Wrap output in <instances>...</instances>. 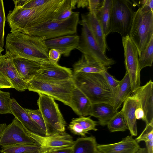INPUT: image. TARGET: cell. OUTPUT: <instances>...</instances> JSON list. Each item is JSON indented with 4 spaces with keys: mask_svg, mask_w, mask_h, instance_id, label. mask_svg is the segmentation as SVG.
Segmentation results:
<instances>
[{
    "mask_svg": "<svg viewBox=\"0 0 153 153\" xmlns=\"http://www.w3.org/2000/svg\"><path fill=\"white\" fill-rule=\"evenodd\" d=\"M72 10L70 0H63L52 21H62L68 19L72 14Z\"/></svg>",
    "mask_w": 153,
    "mask_h": 153,
    "instance_id": "1f68e13d",
    "label": "cell"
},
{
    "mask_svg": "<svg viewBox=\"0 0 153 153\" xmlns=\"http://www.w3.org/2000/svg\"><path fill=\"white\" fill-rule=\"evenodd\" d=\"M50 0H30L22 7L24 9H30L42 5Z\"/></svg>",
    "mask_w": 153,
    "mask_h": 153,
    "instance_id": "60d3db41",
    "label": "cell"
},
{
    "mask_svg": "<svg viewBox=\"0 0 153 153\" xmlns=\"http://www.w3.org/2000/svg\"><path fill=\"white\" fill-rule=\"evenodd\" d=\"M68 128L71 132L75 134L86 137L87 133L85 132L80 125L73 118L70 122Z\"/></svg>",
    "mask_w": 153,
    "mask_h": 153,
    "instance_id": "74e56055",
    "label": "cell"
},
{
    "mask_svg": "<svg viewBox=\"0 0 153 153\" xmlns=\"http://www.w3.org/2000/svg\"><path fill=\"white\" fill-rule=\"evenodd\" d=\"M11 98L9 92L0 90V114H11L10 109Z\"/></svg>",
    "mask_w": 153,
    "mask_h": 153,
    "instance_id": "836d02e7",
    "label": "cell"
},
{
    "mask_svg": "<svg viewBox=\"0 0 153 153\" xmlns=\"http://www.w3.org/2000/svg\"><path fill=\"white\" fill-rule=\"evenodd\" d=\"M97 145L93 136L79 137L74 141L71 153H97Z\"/></svg>",
    "mask_w": 153,
    "mask_h": 153,
    "instance_id": "4316f807",
    "label": "cell"
},
{
    "mask_svg": "<svg viewBox=\"0 0 153 153\" xmlns=\"http://www.w3.org/2000/svg\"><path fill=\"white\" fill-rule=\"evenodd\" d=\"M76 6L78 8H84L88 6V0H75Z\"/></svg>",
    "mask_w": 153,
    "mask_h": 153,
    "instance_id": "f6af8a7d",
    "label": "cell"
},
{
    "mask_svg": "<svg viewBox=\"0 0 153 153\" xmlns=\"http://www.w3.org/2000/svg\"><path fill=\"white\" fill-rule=\"evenodd\" d=\"M140 148L131 135L117 143L97 145V150L101 153H136Z\"/></svg>",
    "mask_w": 153,
    "mask_h": 153,
    "instance_id": "e0dca14e",
    "label": "cell"
},
{
    "mask_svg": "<svg viewBox=\"0 0 153 153\" xmlns=\"http://www.w3.org/2000/svg\"><path fill=\"white\" fill-rule=\"evenodd\" d=\"M13 88L10 82L0 74V89Z\"/></svg>",
    "mask_w": 153,
    "mask_h": 153,
    "instance_id": "7bdbcfd3",
    "label": "cell"
},
{
    "mask_svg": "<svg viewBox=\"0 0 153 153\" xmlns=\"http://www.w3.org/2000/svg\"><path fill=\"white\" fill-rule=\"evenodd\" d=\"M140 105L137 100L130 96L124 102L121 110L128 129L132 136H136L137 134V119L135 112L137 108Z\"/></svg>",
    "mask_w": 153,
    "mask_h": 153,
    "instance_id": "44dd1931",
    "label": "cell"
},
{
    "mask_svg": "<svg viewBox=\"0 0 153 153\" xmlns=\"http://www.w3.org/2000/svg\"><path fill=\"white\" fill-rule=\"evenodd\" d=\"M24 128L28 135L41 146L43 153L71 148L74 144L72 137L65 131L53 132L49 136H42Z\"/></svg>",
    "mask_w": 153,
    "mask_h": 153,
    "instance_id": "30bf717a",
    "label": "cell"
},
{
    "mask_svg": "<svg viewBox=\"0 0 153 153\" xmlns=\"http://www.w3.org/2000/svg\"><path fill=\"white\" fill-rule=\"evenodd\" d=\"M92 104L88 98L75 87L72 94L69 106L79 116L89 115Z\"/></svg>",
    "mask_w": 153,
    "mask_h": 153,
    "instance_id": "7402d4cb",
    "label": "cell"
},
{
    "mask_svg": "<svg viewBox=\"0 0 153 153\" xmlns=\"http://www.w3.org/2000/svg\"><path fill=\"white\" fill-rule=\"evenodd\" d=\"M111 132L123 131L128 129L123 115L121 111L117 112L111 118L107 125Z\"/></svg>",
    "mask_w": 153,
    "mask_h": 153,
    "instance_id": "f546056e",
    "label": "cell"
},
{
    "mask_svg": "<svg viewBox=\"0 0 153 153\" xmlns=\"http://www.w3.org/2000/svg\"><path fill=\"white\" fill-rule=\"evenodd\" d=\"M104 0H88L89 12H95L102 6Z\"/></svg>",
    "mask_w": 153,
    "mask_h": 153,
    "instance_id": "f35d334b",
    "label": "cell"
},
{
    "mask_svg": "<svg viewBox=\"0 0 153 153\" xmlns=\"http://www.w3.org/2000/svg\"><path fill=\"white\" fill-rule=\"evenodd\" d=\"M145 143L147 153H153V139Z\"/></svg>",
    "mask_w": 153,
    "mask_h": 153,
    "instance_id": "7dc6e473",
    "label": "cell"
},
{
    "mask_svg": "<svg viewBox=\"0 0 153 153\" xmlns=\"http://www.w3.org/2000/svg\"><path fill=\"white\" fill-rule=\"evenodd\" d=\"M81 17L85 21L88 27L103 52L105 54L108 48L102 26L94 12H89Z\"/></svg>",
    "mask_w": 153,
    "mask_h": 153,
    "instance_id": "ffe728a7",
    "label": "cell"
},
{
    "mask_svg": "<svg viewBox=\"0 0 153 153\" xmlns=\"http://www.w3.org/2000/svg\"><path fill=\"white\" fill-rule=\"evenodd\" d=\"M0 74L5 77L16 90L24 91L27 89L28 83L22 80L14 65L12 59L6 54L0 55Z\"/></svg>",
    "mask_w": 153,
    "mask_h": 153,
    "instance_id": "9a60e30c",
    "label": "cell"
},
{
    "mask_svg": "<svg viewBox=\"0 0 153 153\" xmlns=\"http://www.w3.org/2000/svg\"><path fill=\"white\" fill-rule=\"evenodd\" d=\"M112 0H104L101 7L95 12L106 38L111 33Z\"/></svg>",
    "mask_w": 153,
    "mask_h": 153,
    "instance_id": "d4e9b609",
    "label": "cell"
},
{
    "mask_svg": "<svg viewBox=\"0 0 153 153\" xmlns=\"http://www.w3.org/2000/svg\"><path fill=\"white\" fill-rule=\"evenodd\" d=\"M111 31L123 38L128 35L134 12L128 0H112Z\"/></svg>",
    "mask_w": 153,
    "mask_h": 153,
    "instance_id": "52a82bcc",
    "label": "cell"
},
{
    "mask_svg": "<svg viewBox=\"0 0 153 153\" xmlns=\"http://www.w3.org/2000/svg\"><path fill=\"white\" fill-rule=\"evenodd\" d=\"M111 68L82 54L81 58L73 65V72L101 73Z\"/></svg>",
    "mask_w": 153,
    "mask_h": 153,
    "instance_id": "603a6c76",
    "label": "cell"
},
{
    "mask_svg": "<svg viewBox=\"0 0 153 153\" xmlns=\"http://www.w3.org/2000/svg\"><path fill=\"white\" fill-rule=\"evenodd\" d=\"M132 93L130 79L128 74L126 72L123 78L120 80L117 91L113 99L112 106L114 110L117 111L122 103Z\"/></svg>",
    "mask_w": 153,
    "mask_h": 153,
    "instance_id": "484cf974",
    "label": "cell"
},
{
    "mask_svg": "<svg viewBox=\"0 0 153 153\" xmlns=\"http://www.w3.org/2000/svg\"><path fill=\"white\" fill-rule=\"evenodd\" d=\"M6 17L3 1L0 0V47L4 46V27Z\"/></svg>",
    "mask_w": 153,
    "mask_h": 153,
    "instance_id": "d590c367",
    "label": "cell"
},
{
    "mask_svg": "<svg viewBox=\"0 0 153 153\" xmlns=\"http://www.w3.org/2000/svg\"><path fill=\"white\" fill-rule=\"evenodd\" d=\"M38 94L39 109L52 132L65 131L66 123L55 100L47 95Z\"/></svg>",
    "mask_w": 153,
    "mask_h": 153,
    "instance_id": "9c48e42d",
    "label": "cell"
},
{
    "mask_svg": "<svg viewBox=\"0 0 153 153\" xmlns=\"http://www.w3.org/2000/svg\"><path fill=\"white\" fill-rule=\"evenodd\" d=\"M75 86L89 99L92 104L104 103L112 105L113 98L102 73L73 72Z\"/></svg>",
    "mask_w": 153,
    "mask_h": 153,
    "instance_id": "3957f363",
    "label": "cell"
},
{
    "mask_svg": "<svg viewBox=\"0 0 153 153\" xmlns=\"http://www.w3.org/2000/svg\"><path fill=\"white\" fill-rule=\"evenodd\" d=\"M1 153H43L42 149L37 143L20 144L1 147Z\"/></svg>",
    "mask_w": 153,
    "mask_h": 153,
    "instance_id": "83f0119b",
    "label": "cell"
},
{
    "mask_svg": "<svg viewBox=\"0 0 153 153\" xmlns=\"http://www.w3.org/2000/svg\"><path fill=\"white\" fill-rule=\"evenodd\" d=\"M80 37L76 34L66 35L45 41L49 50H57L65 57L69 56L71 51L79 45Z\"/></svg>",
    "mask_w": 153,
    "mask_h": 153,
    "instance_id": "2e32d148",
    "label": "cell"
},
{
    "mask_svg": "<svg viewBox=\"0 0 153 153\" xmlns=\"http://www.w3.org/2000/svg\"><path fill=\"white\" fill-rule=\"evenodd\" d=\"M24 108L31 119L44 131L45 134V136H49L52 133L39 109L33 110Z\"/></svg>",
    "mask_w": 153,
    "mask_h": 153,
    "instance_id": "4dcf8cb0",
    "label": "cell"
},
{
    "mask_svg": "<svg viewBox=\"0 0 153 153\" xmlns=\"http://www.w3.org/2000/svg\"><path fill=\"white\" fill-rule=\"evenodd\" d=\"M61 54L57 50L51 49L49 51V60L48 61L54 64H58Z\"/></svg>",
    "mask_w": 153,
    "mask_h": 153,
    "instance_id": "ab89813d",
    "label": "cell"
},
{
    "mask_svg": "<svg viewBox=\"0 0 153 153\" xmlns=\"http://www.w3.org/2000/svg\"><path fill=\"white\" fill-rule=\"evenodd\" d=\"M136 153H147L146 149L140 148Z\"/></svg>",
    "mask_w": 153,
    "mask_h": 153,
    "instance_id": "681fc988",
    "label": "cell"
},
{
    "mask_svg": "<svg viewBox=\"0 0 153 153\" xmlns=\"http://www.w3.org/2000/svg\"><path fill=\"white\" fill-rule=\"evenodd\" d=\"M63 1L50 0L42 5L30 9L15 7L7 16L10 32L26 34L30 29L52 21Z\"/></svg>",
    "mask_w": 153,
    "mask_h": 153,
    "instance_id": "6da1fadb",
    "label": "cell"
},
{
    "mask_svg": "<svg viewBox=\"0 0 153 153\" xmlns=\"http://www.w3.org/2000/svg\"><path fill=\"white\" fill-rule=\"evenodd\" d=\"M153 62V36L150 39L145 48L139 56V63L140 71L147 67H151Z\"/></svg>",
    "mask_w": 153,
    "mask_h": 153,
    "instance_id": "f1b7e54d",
    "label": "cell"
},
{
    "mask_svg": "<svg viewBox=\"0 0 153 153\" xmlns=\"http://www.w3.org/2000/svg\"><path fill=\"white\" fill-rule=\"evenodd\" d=\"M10 109L11 114L22 124L24 128L34 133L45 136L44 131L31 119L25 108L16 100L11 99Z\"/></svg>",
    "mask_w": 153,
    "mask_h": 153,
    "instance_id": "ac0fdd59",
    "label": "cell"
},
{
    "mask_svg": "<svg viewBox=\"0 0 153 153\" xmlns=\"http://www.w3.org/2000/svg\"><path fill=\"white\" fill-rule=\"evenodd\" d=\"M135 114L136 119L140 120L141 119L144 121L145 120V115L144 111L141 108L140 105L138 106L136 108Z\"/></svg>",
    "mask_w": 153,
    "mask_h": 153,
    "instance_id": "ee69618b",
    "label": "cell"
},
{
    "mask_svg": "<svg viewBox=\"0 0 153 153\" xmlns=\"http://www.w3.org/2000/svg\"><path fill=\"white\" fill-rule=\"evenodd\" d=\"M153 139V123H150L146 125L143 131L135 140L138 143L142 141H149Z\"/></svg>",
    "mask_w": 153,
    "mask_h": 153,
    "instance_id": "8d00e7d4",
    "label": "cell"
},
{
    "mask_svg": "<svg viewBox=\"0 0 153 153\" xmlns=\"http://www.w3.org/2000/svg\"><path fill=\"white\" fill-rule=\"evenodd\" d=\"M140 1L141 4L140 8L142 11L146 12L151 10L153 11V0H143Z\"/></svg>",
    "mask_w": 153,
    "mask_h": 153,
    "instance_id": "b9f144b4",
    "label": "cell"
},
{
    "mask_svg": "<svg viewBox=\"0 0 153 153\" xmlns=\"http://www.w3.org/2000/svg\"><path fill=\"white\" fill-rule=\"evenodd\" d=\"M78 24L82 27L79 42L76 49L86 57L111 67L115 63V61L108 58L103 52L83 18L81 17Z\"/></svg>",
    "mask_w": 153,
    "mask_h": 153,
    "instance_id": "ba28073f",
    "label": "cell"
},
{
    "mask_svg": "<svg viewBox=\"0 0 153 153\" xmlns=\"http://www.w3.org/2000/svg\"><path fill=\"white\" fill-rule=\"evenodd\" d=\"M42 37L20 32L7 34L5 54L12 59H26L40 62L49 60V49Z\"/></svg>",
    "mask_w": 153,
    "mask_h": 153,
    "instance_id": "7a4b0ae2",
    "label": "cell"
},
{
    "mask_svg": "<svg viewBox=\"0 0 153 153\" xmlns=\"http://www.w3.org/2000/svg\"><path fill=\"white\" fill-rule=\"evenodd\" d=\"M90 117L79 116L78 118H73L80 125L87 134L88 133V131H97L98 130L96 126L98 124V122L93 120Z\"/></svg>",
    "mask_w": 153,
    "mask_h": 153,
    "instance_id": "d6a6232c",
    "label": "cell"
},
{
    "mask_svg": "<svg viewBox=\"0 0 153 153\" xmlns=\"http://www.w3.org/2000/svg\"><path fill=\"white\" fill-rule=\"evenodd\" d=\"M51 153H57L56 151H54L52 152H51Z\"/></svg>",
    "mask_w": 153,
    "mask_h": 153,
    "instance_id": "816d5d0a",
    "label": "cell"
},
{
    "mask_svg": "<svg viewBox=\"0 0 153 153\" xmlns=\"http://www.w3.org/2000/svg\"><path fill=\"white\" fill-rule=\"evenodd\" d=\"M79 19V12H73L71 16L64 21H51L30 29L26 34L41 37L45 40L76 34Z\"/></svg>",
    "mask_w": 153,
    "mask_h": 153,
    "instance_id": "8992f818",
    "label": "cell"
},
{
    "mask_svg": "<svg viewBox=\"0 0 153 153\" xmlns=\"http://www.w3.org/2000/svg\"><path fill=\"white\" fill-rule=\"evenodd\" d=\"M72 147L62 149L56 151L57 153H71Z\"/></svg>",
    "mask_w": 153,
    "mask_h": 153,
    "instance_id": "c3c4849f",
    "label": "cell"
},
{
    "mask_svg": "<svg viewBox=\"0 0 153 153\" xmlns=\"http://www.w3.org/2000/svg\"><path fill=\"white\" fill-rule=\"evenodd\" d=\"M12 59L20 76L27 83L34 78L40 69V62L22 58Z\"/></svg>",
    "mask_w": 153,
    "mask_h": 153,
    "instance_id": "d6986e66",
    "label": "cell"
},
{
    "mask_svg": "<svg viewBox=\"0 0 153 153\" xmlns=\"http://www.w3.org/2000/svg\"><path fill=\"white\" fill-rule=\"evenodd\" d=\"M102 74L110 89L114 99L117 91L120 81L115 79L107 70L104 71Z\"/></svg>",
    "mask_w": 153,
    "mask_h": 153,
    "instance_id": "e575fe53",
    "label": "cell"
},
{
    "mask_svg": "<svg viewBox=\"0 0 153 153\" xmlns=\"http://www.w3.org/2000/svg\"><path fill=\"white\" fill-rule=\"evenodd\" d=\"M117 112L114 110L112 105L101 103L92 104L89 115L97 118L99 124L107 125L108 122Z\"/></svg>",
    "mask_w": 153,
    "mask_h": 153,
    "instance_id": "cb8c5ba5",
    "label": "cell"
},
{
    "mask_svg": "<svg viewBox=\"0 0 153 153\" xmlns=\"http://www.w3.org/2000/svg\"><path fill=\"white\" fill-rule=\"evenodd\" d=\"M75 87L72 79L58 81L33 79L28 83L27 89L38 94L48 95L69 106L72 94Z\"/></svg>",
    "mask_w": 153,
    "mask_h": 153,
    "instance_id": "5b68a950",
    "label": "cell"
},
{
    "mask_svg": "<svg viewBox=\"0 0 153 153\" xmlns=\"http://www.w3.org/2000/svg\"><path fill=\"white\" fill-rule=\"evenodd\" d=\"M4 51L3 48L0 47V55L1 54V53Z\"/></svg>",
    "mask_w": 153,
    "mask_h": 153,
    "instance_id": "f907efd6",
    "label": "cell"
},
{
    "mask_svg": "<svg viewBox=\"0 0 153 153\" xmlns=\"http://www.w3.org/2000/svg\"><path fill=\"white\" fill-rule=\"evenodd\" d=\"M153 82L150 80L132 93L131 96L137 100L145 115L146 125L153 123Z\"/></svg>",
    "mask_w": 153,
    "mask_h": 153,
    "instance_id": "5bb4252c",
    "label": "cell"
},
{
    "mask_svg": "<svg viewBox=\"0 0 153 153\" xmlns=\"http://www.w3.org/2000/svg\"><path fill=\"white\" fill-rule=\"evenodd\" d=\"M100 153V152H99L98 151V153Z\"/></svg>",
    "mask_w": 153,
    "mask_h": 153,
    "instance_id": "f5cc1de1",
    "label": "cell"
},
{
    "mask_svg": "<svg viewBox=\"0 0 153 153\" xmlns=\"http://www.w3.org/2000/svg\"><path fill=\"white\" fill-rule=\"evenodd\" d=\"M122 38L126 72L129 77L133 92L140 86L138 53L136 47L128 35Z\"/></svg>",
    "mask_w": 153,
    "mask_h": 153,
    "instance_id": "8fae6325",
    "label": "cell"
},
{
    "mask_svg": "<svg viewBox=\"0 0 153 153\" xmlns=\"http://www.w3.org/2000/svg\"><path fill=\"white\" fill-rule=\"evenodd\" d=\"M30 0H13L15 5V7L22 8Z\"/></svg>",
    "mask_w": 153,
    "mask_h": 153,
    "instance_id": "bcb514c9",
    "label": "cell"
},
{
    "mask_svg": "<svg viewBox=\"0 0 153 153\" xmlns=\"http://www.w3.org/2000/svg\"><path fill=\"white\" fill-rule=\"evenodd\" d=\"M73 71L70 68L47 61L41 62L40 69L33 79L45 81H62L71 79Z\"/></svg>",
    "mask_w": 153,
    "mask_h": 153,
    "instance_id": "4fadbf2b",
    "label": "cell"
},
{
    "mask_svg": "<svg viewBox=\"0 0 153 153\" xmlns=\"http://www.w3.org/2000/svg\"><path fill=\"white\" fill-rule=\"evenodd\" d=\"M21 123L16 118L7 125L0 124V146L20 144H35Z\"/></svg>",
    "mask_w": 153,
    "mask_h": 153,
    "instance_id": "7c38bea8",
    "label": "cell"
},
{
    "mask_svg": "<svg viewBox=\"0 0 153 153\" xmlns=\"http://www.w3.org/2000/svg\"><path fill=\"white\" fill-rule=\"evenodd\" d=\"M128 36L139 56L153 36V11H143L139 7L134 12Z\"/></svg>",
    "mask_w": 153,
    "mask_h": 153,
    "instance_id": "277c9868",
    "label": "cell"
}]
</instances>
